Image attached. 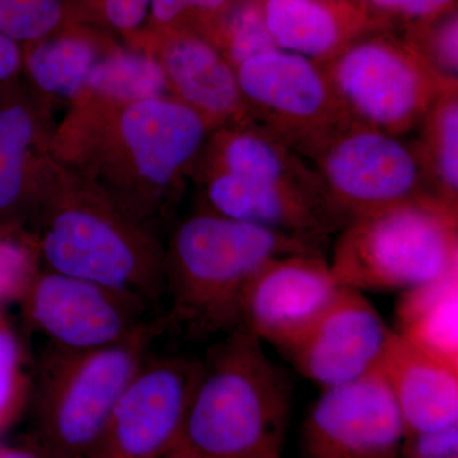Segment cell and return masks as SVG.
Instances as JSON below:
<instances>
[{"label":"cell","instance_id":"obj_1","mask_svg":"<svg viewBox=\"0 0 458 458\" xmlns=\"http://www.w3.org/2000/svg\"><path fill=\"white\" fill-rule=\"evenodd\" d=\"M210 131L170 96L123 102L82 92L56 123L51 157L157 231Z\"/></svg>","mask_w":458,"mask_h":458},{"label":"cell","instance_id":"obj_2","mask_svg":"<svg viewBox=\"0 0 458 458\" xmlns=\"http://www.w3.org/2000/svg\"><path fill=\"white\" fill-rule=\"evenodd\" d=\"M27 221L41 267L107 286L165 310V245L106 192L47 157Z\"/></svg>","mask_w":458,"mask_h":458},{"label":"cell","instance_id":"obj_3","mask_svg":"<svg viewBox=\"0 0 458 458\" xmlns=\"http://www.w3.org/2000/svg\"><path fill=\"white\" fill-rule=\"evenodd\" d=\"M316 252L315 242L204 210L181 222L165 245V331L204 339L241 327L250 282L267 262Z\"/></svg>","mask_w":458,"mask_h":458},{"label":"cell","instance_id":"obj_4","mask_svg":"<svg viewBox=\"0 0 458 458\" xmlns=\"http://www.w3.org/2000/svg\"><path fill=\"white\" fill-rule=\"evenodd\" d=\"M240 327L201 360L176 448L213 458H283L291 385Z\"/></svg>","mask_w":458,"mask_h":458},{"label":"cell","instance_id":"obj_5","mask_svg":"<svg viewBox=\"0 0 458 458\" xmlns=\"http://www.w3.org/2000/svg\"><path fill=\"white\" fill-rule=\"evenodd\" d=\"M457 218L433 194L401 201L349 222L328 264L358 292L417 288L458 271Z\"/></svg>","mask_w":458,"mask_h":458},{"label":"cell","instance_id":"obj_6","mask_svg":"<svg viewBox=\"0 0 458 458\" xmlns=\"http://www.w3.org/2000/svg\"><path fill=\"white\" fill-rule=\"evenodd\" d=\"M165 333L164 319L159 318L106 348L89 352L47 348L36 388L42 450L51 458H96L117 401Z\"/></svg>","mask_w":458,"mask_h":458},{"label":"cell","instance_id":"obj_7","mask_svg":"<svg viewBox=\"0 0 458 458\" xmlns=\"http://www.w3.org/2000/svg\"><path fill=\"white\" fill-rule=\"evenodd\" d=\"M328 80L354 123L397 135L429 113L445 90L409 45L377 38L348 45L328 62Z\"/></svg>","mask_w":458,"mask_h":458},{"label":"cell","instance_id":"obj_8","mask_svg":"<svg viewBox=\"0 0 458 458\" xmlns=\"http://www.w3.org/2000/svg\"><path fill=\"white\" fill-rule=\"evenodd\" d=\"M316 155L322 197L344 227L367 214L432 194L419 148L387 132L352 123Z\"/></svg>","mask_w":458,"mask_h":458},{"label":"cell","instance_id":"obj_9","mask_svg":"<svg viewBox=\"0 0 458 458\" xmlns=\"http://www.w3.org/2000/svg\"><path fill=\"white\" fill-rule=\"evenodd\" d=\"M236 73L250 117L288 147L318 153L352 123L327 71L309 57L276 47L241 63Z\"/></svg>","mask_w":458,"mask_h":458},{"label":"cell","instance_id":"obj_10","mask_svg":"<svg viewBox=\"0 0 458 458\" xmlns=\"http://www.w3.org/2000/svg\"><path fill=\"white\" fill-rule=\"evenodd\" d=\"M21 288L27 318L55 351L106 348L159 318L131 295L45 267Z\"/></svg>","mask_w":458,"mask_h":458},{"label":"cell","instance_id":"obj_11","mask_svg":"<svg viewBox=\"0 0 458 458\" xmlns=\"http://www.w3.org/2000/svg\"><path fill=\"white\" fill-rule=\"evenodd\" d=\"M201 360L148 352L117 401L96 458H162L179 445Z\"/></svg>","mask_w":458,"mask_h":458},{"label":"cell","instance_id":"obj_12","mask_svg":"<svg viewBox=\"0 0 458 458\" xmlns=\"http://www.w3.org/2000/svg\"><path fill=\"white\" fill-rule=\"evenodd\" d=\"M405 428L381 370L322 390L301 430V458H399Z\"/></svg>","mask_w":458,"mask_h":458},{"label":"cell","instance_id":"obj_13","mask_svg":"<svg viewBox=\"0 0 458 458\" xmlns=\"http://www.w3.org/2000/svg\"><path fill=\"white\" fill-rule=\"evenodd\" d=\"M343 288L318 252L274 259L247 286L241 327L288 354Z\"/></svg>","mask_w":458,"mask_h":458},{"label":"cell","instance_id":"obj_14","mask_svg":"<svg viewBox=\"0 0 458 458\" xmlns=\"http://www.w3.org/2000/svg\"><path fill=\"white\" fill-rule=\"evenodd\" d=\"M393 336L394 328L361 292L344 286L286 355L301 375L327 390L379 370Z\"/></svg>","mask_w":458,"mask_h":458},{"label":"cell","instance_id":"obj_15","mask_svg":"<svg viewBox=\"0 0 458 458\" xmlns=\"http://www.w3.org/2000/svg\"><path fill=\"white\" fill-rule=\"evenodd\" d=\"M138 47L158 60L171 98L200 114L212 131L250 120L236 68L203 32L189 27L146 32Z\"/></svg>","mask_w":458,"mask_h":458},{"label":"cell","instance_id":"obj_16","mask_svg":"<svg viewBox=\"0 0 458 458\" xmlns=\"http://www.w3.org/2000/svg\"><path fill=\"white\" fill-rule=\"evenodd\" d=\"M53 104L18 78L0 86V223L29 219L56 123Z\"/></svg>","mask_w":458,"mask_h":458},{"label":"cell","instance_id":"obj_17","mask_svg":"<svg viewBox=\"0 0 458 458\" xmlns=\"http://www.w3.org/2000/svg\"><path fill=\"white\" fill-rule=\"evenodd\" d=\"M207 210L315 242L339 227L318 190L204 174Z\"/></svg>","mask_w":458,"mask_h":458},{"label":"cell","instance_id":"obj_18","mask_svg":"<svg viewBox=\"0 0 458 458\" xmlns=\"http://www.w3.org/2000/svg\"><path fill=\"white\" fill-rule=\"evenodd\" d=\"M405 438L458 426V366L420 351L394 331L381 369Z\"/></svg>","mask_w":458,"mask_h":458},{"label":"cell","instance_id":"obj_19","mask_svg":"<svg viewBox=\"0 0 458 458\" xmlns=\"http://www.w3.org/2000/svg\"><path fill=\"white\" fill-rule=\"evenodd\" d=\"M102 27L71 21L47 38L22 47V71L35 92L69 105L86 89L90 71L116 42Z\"/></svg>","mask_w":458,"mask_h":458},{"label":"cell","instance_id":"obj_20","mask_svg":"<svg viewBox=\"0 0 458 458\" xmlns=\"http://www.w3.org/2000/svg\"><path fill=\"white\" fill-rule=\"evenodd\" d=\"M264 14L278 49L318 63L339 55L363 21L345 0H264Z\"/></svg>","mask_w":458,"mask_h":458},{"label":"cell","instance_id":"obj_21","mask_svg":"<svg viewBox=\"0 0 458 458\" xmlns=\"http://www.w3.org/2000/svg\"><path fill=\"white\" fill-rule=\"evenodd\" d=\"M208 138L203 150L208 153V174H227L240 179L267 183L306 186L318 190L321 186L316 174H310L291 153V149L260 129L249 123L216 129Z\"/></svg>","mask_w":458,"mask_h":458},{"label":"cell","instance_id":"obj_22","mask_svg":"<svg viewBox=\"0 0 458 458\" xmlns=\"http://www.w3.org/2000/svg\"><path fill=\"white\" fill-rule=\"evenodd\" d=\"M396 325L406 342L458 366V271L401 292Z\"/></svg>","mask_w":458,"mask_h":458},{"label":"cell","instance_id":"obj_23","mask_svg":"<svg viewBox=\"0 0 458 458\" xmlns=\"http://www.w3.org/2000/svg\"><path fill=\"white\" fill-rule=\"evenodd\" d=\"M83 92L123 102L170 96L157 57L144 47L117 42L93 66Z\"/></svg>","mask_w":458,"mask_h":458},{"label":"cell","instance_id":"obj_24","mask_svg":"<svg viewBox=\"0 0 458 458\" xmlns=\"http://www.w3.org/2000/svg\"><path fill=\"white\" fill-rule=\"evenodd\" d=\"M423 146L419 148L434 195L457 207L458 93L445 90L424 117Z\"/></svg>","mask_w":458,"mask_h":458},{"label":"cell","instance_id":"obj_25","mask_svg":"<svg viewBox=\"0 0 458 458\" xmlns=\"http://www.w3.org/2000/svg\"><path fill=\"white\" fill-rule=\"evenodd\" d=\"M204 35L234 68L250 57L276 47L260 0H231Z\"/></svg>","mask_w":458,"mask_h":458},{"label":"cell","instance_id":"obj_26","mask_svg":"<svg viewBox=\"0 0 458 458\" xmlns=\"http://www.w3.org/2000/svg\"><path fill=\"white\" fill-rule=\"evenodd\" d=\"M74 20L69 0H0V35L21 47L41 40Z\"/></svg>","mask_w":458,"mask_h":458},{"label":"cell","instance_id":"obj_27","mask_svg":"<svg viewBox=\"0 0 458 458\" xmlns=\"http://www.w3.org/2000/svg\"><path fill=\"white\" fill-rule=\"evenodd\" d=\"M434 20L432 25L418 33L417 40L409 45L439 78L457 86L458 18L456 12L447 11Z\"/></svg>","mask_w":458,"mask_h":458},{"label":"cell","instance_id":"obj_28","mask_svg":"<svg viewBox=\"0 0 458 458\" xmlns=\"http://www.w3.org/2000/svg\"><path fill=\"white\" fill-rule=\"evenodd\" d=\"M231 0H152L146 32L189 29L205 32Z\"/></svg>","mask_w":458,"mask_h":458},{"label":"cell","instance_id":"obj_29","mask_svg":"<svg viewBox=\"0 0 458 458\" xmlns=\"http://www.w3.org/2000/svg\"><path fill=\"white\" fill-rule=\"evenodd\" d=\"M152 0H101L99 26L113 30L129 47H140L149 21Z\"/></svg>","mask_w":458,"mask_h":458},{"label":"cell","instance_id":"obj_30","mask_svg":"<svg viewBox=\"0 0 458 458\" xmlns=\"http://www.w3.org/2000/svg\"><path fill=\"white\" fill-rule=\"evenodd\" d=\"M22 397L20 345L11 331L0 327V427L13 417Z\"/></svg>","mask_w":458,"mask_h":458},{"label":"cell","instance_id":"obj_31","mask_svg":"<svg viewBox=\"0 0 458 458\" xmlns=\"http://www.w3.org/2000/svg\"><path fill=\"white\" fill-rule=\"evenodd\" d=\"M399 458H458V426L408 437Z\"/></svg>","mask_w":458,"mask_h":458},{"label":"cell","instance_id":"obj_32","mask_svg":"<svg viewBox=\"0 0 458 458\" xmlns=\"http://www.w3.org/2000/svg\"><path fill=\"white\" fill-rule=\"evenodd\" d=\"M373 8L386 13L409 18H434L450 11L456 0H367Z\"/></svg>","mask_w":458,"mask_h":458},{"label":"cell","instance_id":"obj_33","mask_svg":"<svg viewBox=\"0 0 458 458\" xmlns=\"http://www.w3.org/2000/svg\"><path fill=\"white\" fill-rule=\"evenodd\" d=\"M22 47L0 35V86L18 78L22 72Z\"/></svg>","mask_w":458,"mask_h":458},{"label":"cell","instance_id":"obj_34","mask_svg":"<svg viewBox=\"0 0 458 458\" xmlns=\"http://www.w3.org/2000/svg\"><path fill=\"white\" fill-rule=\"evenodd\" d=\"M69 4L75 20L99 26L101 0H69Z\"/></svg>","mask_w":458,"mask_h":458},{"label":"cell","instance_id":"obj_35","mask_svg":"<svg viewBox=\"0 0 458 458\" xmlns=\"http://www.w3.org/2000/svg\"><path fill=\"white\" fill-rule=\"evenodd\" d=\"M0 458H51L47 451L36 450V448L23 447H2Z\"/></svg>","mask_w":458,"mask_h":458},{"label":"cell","instance_id":"obj_36","mask_svg":"<svg viewBox=\"0 0 458 458\" xmlns=\"http://www.w3.org/2000/svg\"><path fill=\"white\" fill-rule=\"evenodd\" d=\"M162 458H213L204 456V454H195V452H190L186 450H182V448H174L171 452H168L167 454H165Z\"/></svg>","mask_w":458,"mask_h":458}]
</instances>
